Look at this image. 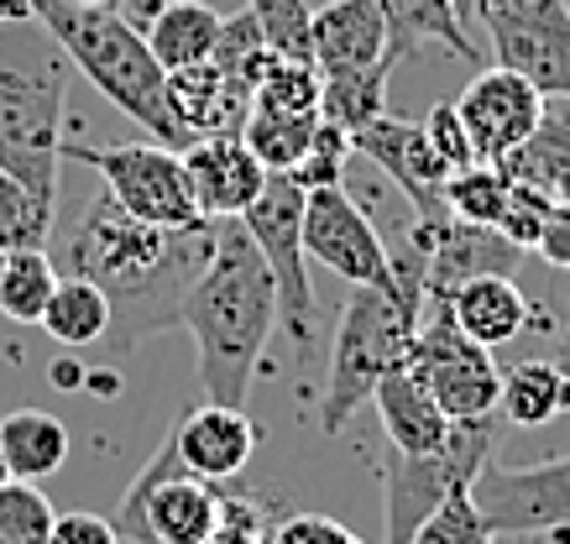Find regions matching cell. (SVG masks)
Returning a JSON list of instances; mask_svg holds the SVG:
<instances>
[{"label": "cell", "instance_id": "1", "mask_svg": "<svg viewBox=\"0 0 570 544\" xmlns=\"http://www.w3.org/2000/svg\"><path fill=\"white\" fill-rule=\"evenodd\" d=\"M220 220L174 230L126 215L110 194H100L63 236V273L89 278L110 299V330L116 340L137 346L147 335L178 325V309L189 299L194 278L215 257Z\"/></svg>", "mask_w": 570, "mask_h": 544}, {"label": "cell", "instance_id": "2", "mask_svg": "<svg viewBox=\"0 0 570 544\" xmlns=\"http://www.w3.org/2000/svg\"><path fill=\"white\" fill-rule=\"evenodd\" d=\"M277 325V288L262 263L257 241L242 220H220L215 257L194 278L189 299L178 309V330H189L199 356V387L209 404L246 408L252 377L262 367L267 335Z\"/></svg>", "mask_w": 570, "mask_h": 544}, {"label": "cell", "instance_id": "3", "mask_svg": "<svg viewBox=\"0 0 570 544\" xmlns=\"http://www.w3.org/2000/svg\"><path fill=\"white\" fill-rule=\"evenodd\" d=\"M32 17L52 32L58 53L121 116H131L141 131H153V141L163 147H178V152L189 147L194 137L168 110L163 63L153 58L141 27H131V17H121L116 6H73V0H32Z\"/></svg>", "mask_w": 570, "mask_h": 544}, {"label": "cell", "instance_id": "4", "mask_svg": "<svg viewBox=\"0 0 570 544\" xmlns=\"http://www.w3.org/2000/svg\"><path fill=\"white\" fill-rule=\"evenodd\" d=\"M419 319H424V304L403 299L397 288H351L346 309L330 330V372L320 414H314L325 435L346 429L351 414L372 404L382 377L409 367Z\"/></svg>", "mask_w": 570, "mask_h": 544}, {"label": "cell", "instance_id": "5", "mask_svg": "<svg viewBox=\"0 0 570 544\" xmlns=\"http://www.w3.org/2000/svg\"><path fill=\"white\" fill-rule=\"evenodd\" d=\"M63 106H69L63 69L0 63V174H11L48 210H58V178H63Z\"/></svg>", "mask_w": 570, "mask_h": 544}, {"label": "cell", "instance_id": "6", "mask_svg": "<svg viewBox=\"0 0 570 544\" xmlns=\"http://www.w3.org/2000/svg\"><path fill=\"white\" fill-rule=\"evenodd\" d=\"M502 419H466L450 424V439L430 456H393L377 466L382 482V544H414V534L424 528L450 492H471L476 472L492 461V445H498Z\"/></svg>", "mask_w": 570, "mask_h": 544}, {"label": "cell", "instance_id": "7", "mask_svg": "<svg viewBox=\"0 0 570 544\" xmlns=\"http://www.w3.org/2000/svg\"><path fill=\"white\" fill-rule=\"evenodd\" d=\"M220 482L184 472V461L174 451V429H168L153 461L137 472V482L121 492L110 524H116L121 544H209V534L220 528Z\"/></svg>", "mask_w": 570, "mask_h": 544}, {"label": "cell", "instance_id": "8", "mask_svg": "<svg viewBox=\"0 0 570 544\" xmlns=\"http://www.w3.org/2000/svg\"><path fill=\"white\" fill-rule=\"evenodd\" d=\"M63 162H85L105 178V194L137 220L153 226H205L199 199H194L189 168L178 147L163 141H116V147H95V141H69L63 137Z\"/></svg>", "mask_w": 570, "mask_h": 544}, {"label": "cell", "instance_id": "9", "mask_svg": "<svg viewBox=\"0 0 570 544\" xmlns=\"http://www.w3.org/2000/svg\"><path fill=\"white\" fill-rule=\"evenodd\" d=\"M242 226L273 273L277 325L298 346V362H309V352L320 346V304H314L309 251H304V189L288 174H273L267 189L257 194V205L242 215Z\"/></svg>", "mask_w": 570, "mask_h": 544}, {"label": "cell", "instance_id": "10", "mask_svg": "<svg viewBox=\"0 0 570 544\" xmlns=\"http://www.w3.org/2000/svg\"><path fill=\"white\" fill-rule=\"evenodd\" d=\"M409 372L424 383V393L440 404V414H445L450 424L492 419V414H498L502 367L492 362L487 346H476V340L450 319L445 304H424L414 352H409Z\"/></svg>", "mask_w": 570, "mask_h": 544}, {"label": "cell", "instance_id": "11", "mask_svg": "<svg viewBox=\"0 0 570 544\" xmlns=\"http://www.w3.org/2000/svg\"><path fill=\"white\" fill-rule=\"evenodd\" d=\"M476 27L492 63L523 73L544 100H570V0H476Z\"/></svg>", "mask_w": 570, "mask_h": 544}, {"label": "cell", "instance_id": "12", "mask_svg": "<svg viewBox=\"0 0 570 544\" xmlns=\"http://www.w3.org/2000/svg\"><path fill=\"white\" fill-rule=\"evenodd\" d=\"M471 497L492 540H529L544 528H570V456H550L534 466L487 461L471 482Z\"/></svg>", "mask_w": 570, "mask_h": 544}, {"label": "cell", "instance_id": "13", "mask_svg": "<svg viewBox=\"0 0 570 544\" xmlns=\"http://www.w3.org/2000/svg\"><path fill=\"white\" fill-rule=\"evenodd\" d=\"M304 251L309 263L330 267L351 288H393V257L372 215L346 194V184L304 194Z\"/></svg>", "mask_w": 570, "mask_h": 544}, {"label": "cell", "instance_id": "14", "mask_svg": "<svg viewBox=\"0 0 570 544\" xmlns=\"http://www.w3.org/2000/svg\"><path fill=\"white\" fill-rule=\"evenodd\" d=\"M455 110H461V126H466L471 147H476V162H502L519 141L534 137V126L544 121L550 100L523 73L502 69V63H487L461 89Z\"/></svg>", "mask_w": 570, "mask_h": 544}, {"label": "cell", "instance_id": "15", "mask_svg": "<svg viewBox=\"0 0 570 544\" xmlns=\"http://www.w3.org/2000/svg\"><path fill=\"white\" fill-rule=\"evenodd\" d=\"M419 246H424V288L430 304H445L461 283L471 278H513L529 251L508 241L492 226H471V220H419L414 226Z\"/></svg>", "mask_w": 570, "mask_h": 544}, {"label": "cell", "instance_id": "16", "mask_svg": "<svg viewBox=\"0 0 570 544\" xmlns=\"http://www.w3.org/2000/svg\"><path fill=\"white\" fill-rule=\"evenodd\" d=\"M351 152L393 178L397 194L414 205L419 220H450V210H445L450 168L434 158V147L424 141V126L397 121V116H377L372 126H362L351 137Z\"/></svg>", "mask_w": 570, "mask_h": 544}, {"label": "cell", "instance_id": "17", "mask_svg": "<svg viewBox=\"0 0 570 544\" xmlns=\"http://www.w3.org/2000/svg\"><path fill=\"white\" fill-rule=\"evenodd\" d=\"M184 168L205 220H242L273 178L242 137H194L184 147Z\"/></svg>", "mask_w": 570, "mask_h": 544}, {"label": "cell", "instance_id": "18", "mask_svg": "<svg viewBox=\"0 0 570 544\" xmlns=\"http://www.w3.org/2000/svg\"><path fill=\"white\" fill-rule=\"evenodd\" d=\"M262 445V424L246 408L230 404H199L174 424V451L184 461V472L205 476V482H230L252 466Z\"/></svg>", "mask_w": 570, "mask_h": 544}, {"label": "cell", "instance_id": "19", "mask_svg": "<svg viewBox=\"0 0 570 544\" xmlns=\"http://www.w3.org/2000/svg\"><path fill=\"white\" fill-rule=\"evenodd\" d=\"M163 89H168V110L189 137H242L246 116H252V85L225 73L215 58L189 63V69H168Z\"/></svg>", "mask_w": 570, "mask_h": 544}, {"label": "cell", "instance_id": "20", "mask_svg": "<svg viewBox=\"0 0 570 544\" xmlns=\"http://www.w3.org/2000/svg\"><path fill=\"white\" fill-rule=\"evenodd\" d=\"M314 69L346 73V69H377L387 58V21L377 0H320L309 21Z\"/></svg>", "mask_w": 570, "mask_h": 544}, {"label": "cell", "instance_id": "21", "mask_svg": "<svg viewBox=\"0 0 570 544\" xmlns=\"http://www.w3.org/2000/svg\"><path fill=\"white\" fill-rule=\"evenodd\" d=\"M377 11L387 21V58H393V69L403 58H414L424 42H440V48H450L455 58H466L476 69L487 63V48L471 37V27L455 11V0H377Z\"/></svg>", "mask_w": 570, "mask_h": 544}, {"label": "cell", "instance_id": "22", "mask_svg": "<svg viewBox=\"0 0 570 544\" xmlns=\"http://www.w3.org/2000/svg\"><path fill=\"white\" fill-rule=\"evenodd\" d=\"M445 309L476 346H487V352H498V346H508V340H519V335L534 325V304H529V294H523L513 278L461 283V288L445 299Z\"/></svg>", "mask_w": 570, "mask_h": 544}, {"label": "cell", "instance_id": "23", "mask_svg": "<svg viewBox=\"0 0 570 544\" xmlns=\"http://www.w3.org/2000/svg\"><path fill=\"white\" fill-rule=\"evenodd\" d=\"M372 404H377L387 445L403 451V456H430V451H440L450 439V419L440 414V404L424 393V383H419L409 367L393 372V377H382L377 393H372Z\"/></svg>", "mask_w": 570, "mask_h": 544}, {"label": "cell", "instance_id": "24", "mask_svg": "<svg viewBox=\"0 0 570 544\" xmlns=\"http://www.w3.org/2000/svg\"><path fill=\"white\" fill-rule=\"evenodd\" d=\"M69 424L48 414V408H11L0 419V456L11 466L17 482H42V476L69 466Z\"/></svg>", "mask_w": 570, "mask_h": 544}, {"label": "cell", "instance_id": "25", "mask_svg": "<svg viewBox=\"0 0 570 544\" xmlns=\"http://www.w3.org/2000/svg\"><path fill=\"white\" fill-rule=\"evenodd\" d=\"M220 11H209L205 0H163L153 11V21L141 27L153 58L168 69H189V63H205L215 58V42H220Z\"/></svg>", "mask_w": 570, "mask_h": 544}, {"label": "cell", "instance_id": "26", "mask_svg": "<svg viewBox=\"0 0 570 544\" xmlns=\"http://www.w3.org/2000/svg\"><path fill=\"white\" fill-rule=\"evenodd\" d=\"M498 414L513 429H544V424H554L560 414H570V372L560 362H544V356L508 367L502 372Z\"/></svg>", "mask_w": 570, "mask_h": 544}, {"label": "cell", "instance_id": "27", "mask_svg": "<svg viewBox=\"0 0 570 544\" xmlns=\"http://www.w3.org/2000/svg\"><path fill=\"white\" fill-rule=\"evenodd\" d=\"M37 330L48 335V340H58V346H69V352H85V346H95V340L110 335V299H105L89 278L63 273Z\"/></svg>", "mask_w": 570, "mask_h": 544}, {"label": "cell", "instance_id": "28", "mask_svg": "<svg viewBox=\"0 0 570 544\" xmlns=\"http://www.w3.org/2000/svg\"><path fill=\"white\" fill-rule=\"evenodd\" d=\"M387 79H393V63L320 73V121L341 126L346 137H356L362 126H372L377 116H387Z\"/></svg>", "mask_w": 570, "mask_h": 544}, {"label": "cell", "instance_id": "29", "mask_svg": "<svg viewBox=\"0 0 570 544\" xmlns=\"http://www.w3.org/2000/svg\"><path fill=\"white\" fill-rule=\"evenodd\" d=\"M58 278L63 273H58L48 246H17V251H6V263H0V315L11 319V325H42V309H48Z\"/></svg>", "mask_w": 570, "mask_h": 544}, {"label": "cell", "instance_id": "30", "mask_svg": "<svg viewBox=\"0 0 570 544\" xmlns=\"http://www.w3.org/2000/svg\"><path fill=\"white\" fill-rule=\"evenodd\" d=\"M502 174L523 184V189H539L544 199L554 194V184L570 174V116L560 110H544V121L534 126V137L519 141L508 158L498 162Z\"/></svg>", "mask_w": 570, "mask_h": 544}, {"label": "cell", "instance_id": "31", "mask_svg": "<svg viewBox=\"0 0 570 544\" xmlns=\"http://www.w3.org/2000/svg\"><path fill=\"white\" fill-rule=\"evenodd\" d=\"M314 131H320V110H252L242 126V141L257 152L267 174H288L309 152Z\"/></svg>", "mask_w": 570, "mask_h": 544}, {"label": "cell", "instance_id": "32", "mask_svg": "<svg viewBox=\"0 0 570 544\" xmlns=\"http://www.w3.org/2000/svg\"><path fill=\"white\" fill-rule=\"evenodd\" d=\"M508 194H513V178L502 174L498 162H471V168L445 178V210L455 215V220L498 230L502 210H508Z\"/></svg>", "mask_w": 570, "mask_h": 544}, {"label": "cell", "instance_id": "33", "mask_svg": "<svg viewBox=\"0 0 570 544\" xmlns=\"http://www.w3.org/2000/svg\"><path fill=\"white\" fill-rule=\"evenodd\" d=\"M252 110H320V69L304 58L267 53L252 85Z\"/></svg>", "mask_w": 570, "mask_h": 544}, {"label": "cell", "instance_id": "34", "mask_svg": "<svg viewBox=\"0 0 570 544\" xmlns=\"http://www.w3.org/2000/svg\"><path fill=\"white\" fill-rule=\"evenodd\" d=\"M246 11L257 17L262 42H267L277 58H304V63H314V42H309L314 0H246Z\"/></svg>", "mask_w": 570, "mask_h": 544}, {"label": "cell", "instance_id": "35", "mask_svg": "<svg viewBox=\"0 0 570 544\" xmlns=\"http://www.w3.org/2000/svg\"><path fill=\"white\" fill-rule=\"evenodd\" d=\"M52 503L37 482H6L0 487V544H48L52 540Z\"/></svg>", "mask_w": 570, "mask_h": 544}, {"label": "cell", "instance_id": "36", "mask_svg": "<svg viewBox=\"0 0 570 544\" xmlns=\"http://www.w3.org/2000/svg\"><path fill=\"white\" fill-rule=\"evenodd\" d=\"M48 230H52L48 205H37L17 178L0 174V246L6 251H17V246H48Z\"/></svg>", "mask_w": 570, "mask_h": 544}, {"label": "cell", "instance_id": "37", "mask_svg": "<svg viewBox=\"0 0 570 544\" xmlns=\"http://www.w3.org/2000/svg\"><path fill=\"white\" fill-rule=\"evenodd\" d=\"M346 158H356V152H351V137L341 131V126L320 121V131H314V141H309V152L288 168V178H294L304 194H309V189H330V184H341V178H346Z\"/></svg>", "mask_w": 570, "mask_h": 544}, {"label": "cell", "instance_id": "38", "mask_svg": "<svg viewBox=\"0 0 570 544\" xmlns=\"http://www.w3.org/2000/svg\"><path fill=\"white\" fill-rule=\"evenodd\" d=\"M482 540H492V528H487L471 492H450L445 503L424 518V528L414 534V544H482Z\"/></svg>", "mask_w": 570, "mask_h": 544}, {"label": "cell", "instance_id": "39", "mask_svg": "<svg viewBox=\"0 0 570 544\" xmlns=\"http://www.w3.org/2000/svg\"><path fill=\"white\" fill-rule=\"evenodd\" d=\"M424 141L434 147V158L445 162L450 174H461V168H471V162H476V147H471L466 126H461L455 100H440V106L424 116Z\"/></svg>", "mask_w": 570, "mask_h": 544}, {"label": "cell", "instance_id": "40", "mask_svg": "<svg viewBox=\"0 0 570 544\" xmlns=\"http://www.w3.org/2000/svg\"><path fill=\"white\" fill-rule=\"evenodd\" d=\"M273 524H267V513L242 497V492H225V508H220V528L209 534V544H267Z\"/></svg>", "mask_w": 570, "mask_h": 544}, {"label": "cell", "instance_id": "41", "mask_svg": "<svg viewBox=\"0 0 570 544\" xmlns=\"http://www.w3.org/2000/svg\"><path fill=\"white\" fill-rule=\"evenodd\" d=\"M267 544H366L362 534H351L346 524H335L325 513H288V518H277Z\"/></svg>", "mask_w": 570, "mask_h": 544}, {"label": "cell", "instance_id": "42", "mask_svg": "<svg viewBox=\"0 0 570 544\" xmlns=\"http://www.w3.org/2000/svg\"><path fill=\"white\" fill-rule=\"evenodd\" d=\"M48 544H121V534L100 513H58Z\"/></svg>", "mask_w": 570, "mask_h": 544}, {"label": "cell", "instance_id": "43", "mask_svg": "<svg viewBox=\"0 0 570 544\" xmlns=\"http://www.w3.org/2000/svg\"><path fill=\"white\" fill-rule=\"evenodd\" d=\"M534 251H539V257H544L550 267L570 273V210H566V205H550V215H544V230H539Z\"/></svg>", "mask_w": 570, "mask_h": 544}, {"label": "cell", "instance_id": "44", "mask_svg": "<svg viewBox=\"0 0 570 544\" xmlns=\"http://www.w3.org/2000/svg\"><path fill=\"white\" fill-rule=\"evenodd\" d=\"M48 383L58 393H85V362H73V356H58L48 367Z\"/></svg>", "mask_w": 570, "mask_h": 544}, {"label": "cell", "instance_id": "45", "mask_svg": "<svg viewBox=\"0 0 570 544\" xmlns=\"http://www.w3.org/2000/svg\"><path fill=\"white\" fill-rule=\"evenodd\" d=\"M85 393H95V398H116L121 393V377L116 372H85Z\"/></svg>", "mask_w": 570, "mask_h": 544}, {"label": "cell", "instance_id": "46", "mask_svg": "<svg viewBox=\"0 0 570 544\" xmlns=\"http://www.w3.org/2000/svg\"><path fill=\"white\" fill-rule=\"evenodd\" d=\"M17 21H37L32 0H0V27H17Z\"/></svg>", "mask_w": 570, "mask_h": 544}, {"label": "cell", "instance_id": "47", "mask_svg": "<svg viewBox=\"0 0 570 544\" xmlns=\"http://www.w3.org/2000/svg\"><path fill=\"white\" fill-rule=\"evenodd\" d=\"M534 544H570V528H544V534H529Z\"/></svg>", "mask_w": 570, "mask_h": 544}, {"label": "cell", "instance_id": "48", "mask_svg": "<svg viewBox=\"0 0 570 544\" xmlns=\"http://www.w3.org/2000/svg\"><path fill=\"white\" fill-rule=\"evenodd\" d=\"M455 11H461V21H466V27H476V0H455Z\"/></svg>", "mask_w": 570, "mask_h": 544}, {"label": "cell", "instance_id": "49", "mask_svg": "<svg viewBox=\"0 0 570 544\" xmlns=\"http://www.w3.org/2000/svg\"><path fill=\"white\" fill-rule=\"evenodd\" d=\"M6 482H11V466H6V456H0V487H6Z\"/></svg>", "mask_w": 570, "mask_h": 544}, {"label": "cell", "instance_id": "50", "mask_svg": "<svg viewBox=\"0 0 570 544\" xmlns=\"http://www.w3.org/2000/svg\"><path fill=\"white\" fill-rule=\"evenodd\" d=\"M73 6H116V0H73Z\"/></svg>", "mask_w": 570, "mask_h": 544}, {"label": "cell", "instance_id": "51", "mask_svg": "<svg viewBox=\"0 0 570 544\" xmlns=\"http://www.w3.org/2000/svg\"><path fill=\"white\" fill-rule=\"evenodd\" d=\"M0 263H6V246H0Z\"/></svg>", "mask_w": 570, "mask_h": 544}, {"label": "cell", "instance_id": "52", "mask_svg": "<svg viewBox=\"0 0 570 544\" xmlns=\"http://www.w3.org/2000/svg\"><path fill=\"white\" fill-rule=\"evenodd\" d=\"M482 544H498V540H482Z\"/></svg>", "mask_w": 570, "mask_h": 544}]
</instances>
